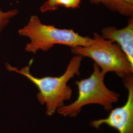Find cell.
Here are the masks:
<instances>
[{"label":"cell","mask_w":133,"mask_h":133,"mask_svg":"<svg viewBox=\"0 0 133 133\" xmlns=\"http://www.w3.org/2000/svg\"><path fill=\"white\" fill-rule=\"evenodd\" d=\"M105 75L94 63L90 76L75 82L78 88L76 100L59 108L57 112L64 116L75 117L80 113L82 107L90 104L101 105L105 110L110 111L113 105L117 102L120 95L106 86L104 81Z\"/></svg>","instance_id":"obj_3"},{"label":"cell","mask_w":133,"mask_h":133,"mask_svg":"<svg viewBox=\"0 0 133 133\" xmlns=\"http://www.w3.org/2000/svg\"><path fill=\"white\" fill-rule=\"evenodd\" d=\"M81 0H58L57 5L58 7L64 6L66 8L76 9L79 8Z\"/></svg>","instance_id":"obj_10"},{"label":"cell","mask_w":133,"mask_h":133,"mask_svg":"<svg viewBox=\"0 0 133 133\" xmlns=\"http://www.w3.org/2000/svg\"><path fill=\"white\" fill-rule=\"evenodd\" d=\"M83 57L75 55L69 63L64 74L59 76H44L38 77L34 76L30 72V66L33 59L28 65L18 69L6 63V69L10 71H14L26 77L38 89L37 99L40 104L45 105L46 114L52 116L57 109L64 105V102L71 99L72 90L68 85L69 81L76 75L80 76L79 71Z\"/></svg>","instance_id":"obj_1"},{"label":"cell","mask_w":133,"mask_h":133,"mask_svg":"<svg viewBox=\"0 0 133 133\" xmlns=\"http://www.w3.org/2000/svg\"><path fill=\"white\" fill-rule=\"evenodd\" d=\"M101 36L118 44L133 66V17H129L128 24L123 28L114 26L104 28Z\"/></svg>","instance_id":"obj_6"},{"label":"cell","mask_w":133,"mask_h":133,"mask_svg":"<svg viewBox=\"0 0 133 133\" xmlns=\"http://www.w3.org/2000/svg\"><path fill=\"white\" fill-rule=\"evenodd\" d=\"M94 5L102 4L111 11L129 17H133V0H89Z\"/></svg>","instance_id":"obj_7"},{"label":"cell","mask_w":133,"mask_h":133,"mask_svg":"<svg viewBox=\"0 0 133 133\" xmlns=\"http://www.w3.org/2000/svg\"><path fill=\"white\" fill-rule=\"evenodd\" d=\"M57 1L58 0L45 1L40 7V11L43 13H45L58 10L59 7L57 5Z\"/></svg>","instance_id":"obj_9"},{"label":"cell","mask_w":133,"mask_h":133,"mask_svg":"<svg viewBox=\"0 0 133 133\" xmlns=\"http://www.w3.org/2000/svg\"><path fill=\"white\" fill-rule=\"evenodd\" d=\"M93 39L89 45L71 48V52L91 58L105 74L114 72L121 78L133 75V66L118 44L97 33L93 34Z\"/></svg>","instance_id":"obj_4"},{"label":"cell","mask_w":133,"mask_h":133,"mask_svg":"<svg viewBox=\"0 0 133 133\" xmlns=\"http://www.w3.org/2000/svg\"><path fill=\"white\" fill-rule=\"evenodd\" d=\"M17 9L10 10L4 11L0 9V34L1 33L6 26L10 23L11 19L18 14Z\"/></svg>","instance_id":"obj_8"},{"label":"cell","mask_w":133,"mask_h":133,"mask_svg":"<svg viewBox=\"0 0 133 133\" xmlns=\"http://www.w3.org/2000/svg\"><path fill=\"white\" fill-rule=\"evenodd\" d=\"M18 32L20 36L30 39L25 50L33 54L38 50L48 51L56 44L73 48L88 46L93 42V38L81 36L72 29L58 28L53 25L43 24L36 15H32L27 25Z\"/></svg>","instance_id":"obj_2"},{"label":"cell","mask_w":133,"mask_h":133,"mask_svg":"<svg viewBox=\"0 0 133 133\" xmlns=\"http://www.w3.org/2000/svg\"><path fill=\"white\" fill-rule=\"evenodd\" d=\"M122 79L124 85L128 90V98L125 104L111 109L107 118L92 121L91 126L99 129L101 125L105 124L116 129L119 133H133V75Z\"/></svg>","instance_id":"obj_5"}]
</instances>
